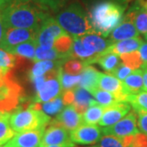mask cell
Instances as JSON below:
<instances>
[{"label":"cell","mask_w":147,"mask_h":147,"mask_svg":"<svg viewBox=\"0 0 147 147\" xmlns=\"http://www.w3.org/2000/svg\"><path fill=\"white\" fill-rule=\"evenodd\" d=\"M123 82V88L128 96L136 95L143 91V78L141 69L133 70Z\"/></svg>","instance_id":"cell-22"},{"label":"cell","mask_w":147,"mask_h":147,"mask_svg":"<svg viewBox=\"0 0 147 147\" xmlns=\"http://www.w3.org/2000/svg\"><path fill=\"white\" fill-rule=\"evenodd\" d=\"M50 123L62 127L69 131H73L84 124L82 115L76 111L73 105H68L64 108L54 119L50 121Z\"/></svg>","instance_id":"cell-10"},{"label":"cell","mask_w":147,"mask_h":147,"mask_svg":"<svg viewBox=\"0 0 147 147\" xmlns=\"http://www.w3.org/2000/svg\"><path fill=\"white\" fill-rule=\"evenodd\" d=\"M93 63H98L104 70L111 74L120 63V57L115 53H101L96 54L92 60L88 61L87 65Z\"/></svg>","instance_id":"cell-20"},{"label":"cell","mask_w":147,"mask_h":147,"mask_svg":"<svg viewBox=\"0 0 147 147\" xmlns=\"http://www.w3.org/2000/svg\"><path fill=\"white\" fill-rule=\"evenodd\" d=\"M130 147H147V135L138 132L134 136L133 142Z\"/></svg>","instance_id":"cell-42"},{"label":"cell","mask_w":147,"mask_h":147,"mask_svg":"<svg viewBox=\"0 0 147 147\" xmlns=\"http://www.w3.org/2000/svg\"><path fill=\"white\" fill-rule=\"evenodd\" d=\"M124 18L131 21L139 33L144 34H146L147 11L142 5L141 0H137V3L131 6Z\"/></svg>","instance_id":"cell-15"},{"label":"cell","mask_w":147,"mask_h":147,"mask_svg":"<svg viewBox=\"0 0 147 147\" xmlns=\"http://www.w3.org/2000/svg\"><path fill=\"white\" fill-rule=\"evenodd\" d=\"M122 62L131 69V70L138 69L143 65V61L139 52H132L129 53H124L119 56Z\"/></svg>","instance_id":"cell-33"},{"label":"cell","mask_w":147,"mask_h":147,"mask_svg":"<svg viewBox=\"0 0 147 147\" xmlns=\"http://www.w3.org/2000/svg\"><path fill=\"white\" fill-rule=\"evenodd\" d=\"M0 147H5L4 146H0Z\"/></svg>","instance_id":"cell-53"},{"label":"cell","mask_w":147,"mask_h":147,"mask_svg":"<svg viewBox=\"0 0 147 147\" xmlns=\"http://www.w3.org/2000/svg\"><path fill=\"white\" fill-rule=\"evenodd\" d=\"M141 2H142V5H143V7H145V9L147 11V0H141Z\"/></svg>","instance_id":"cell-49"},{"label":"cell","mask_w":147,"mask_h":147,"mask_svg":"<svg viewBox=\"0 0 147 147\" xmlns=\"http://www.w3.org/2000/svg\"><path fill=\"white\" fill-rule=\"evenodd\" d=\"M33 147H40V146H33Z\"/></svg>","instance_id":"cell-54"},{"label":"cell","mask_w":147,"mask_h":147,"mask_svg":"<svg viewBox=\"0 0 147 147\" xmlns=\"http://www.w3.org/2000/svg\"><path fill=\"white\" fill-rule=\"evenodd\" d=\"M131 110V105L126 102H117L114 105L105 107L101 116L99 125L101 127L111 126L120 121Z\"/></svg>","instance_id":"cell-11"},{"label":"cell","mask_w":147,"mask_h":147,"mask_svg":"<svg viewBox=\"0 0 147 147\" xmlns=\"http://www.w3.org/2000/svg\"><path fill=\"white\" fill-rule=\"evenodd\" d=\"M74 102L72 105L74 107L76 111L82 115L90 106L97 103L94 97H92L91 92L79 86L75 87L74 88Z\"/></svg>","instance_id":"cell-19"},{"label":"cell","mask_w":147,"mask_h":147,"mask_svg":"<svg viewBox=\"0 0 147 147\" xmlns=\"http://www.w3.org/2000/svg\"><path fill=\"white\" fill-rule=\"evenodd\" d=\"M141 57L143 61V65H147V42H143L139 49Z\"/></svg>","instance_id":"cell-44"},{"label":"cell","mask_w":147,"mask_h":147,"mask_svg":"<svg viewBox=\"0 0 147 147\" xmlns=\"http://www.w3.org/2000/svg\"><path fill=\"white\" fill-rule=\"evenodd\" d=\"M70 58L62 54L57 53L54 48L52 49H44L38 46L35 51V57L34 61H58V60H65L68 61Z\"/></svg>","instance_id":"cell-29"},{"label":"cell","mask_w":147,"mask_h":147,"mask_svg":"<svg viewBox=\"0 0 147 147\" xmlns=\"http://www.w3.org/2000/svg\"><path fill=\"white\" fill-rule=\"evenodd\" d=\"M72 142L70 141L69 131L62 127L48 123L42 138V145L52 146Z\"/></svg>","instance_id":"cell-14"},{"label":"cell","mask_w":147,"mask_h":147,"mask_svg":"<svg viewBox=\"0 0 147 147\" xmlns=\"http://www.w3.org/2000/svg\"><path fill=\"white\" fill-rule=\"evenodd\" d=\"M51 121V117L41 110L16 109L11 114L9 122L16 133L32 130L45 129Z\"/></svg>","instance_id":"cell-4"},{"label":"cell","mask_w":147,"mask_h":147,"mask_svg":"<svg viewBox=\"0 0 147 147\" xmlns=\"http://www.w3.org/2000/svg\"><path fill=\"white\" fill-rule=\"evenodd\" d=\"M61 67H57L45 74L47 80L42 86L37 91L34 101L37 103H43L55 99L62 93V88L59 79Z\"/></svg>","instance_id":"cell-5"},{"label":"cell","mask_w":147,"mask_h":147,"mask_svg":"<svg viewBox=\"0 0 147 147\" xmlns=\"http://www.w3.org/2000/svg\"><path fill=\"white\" fill-rule=\"evenodd\" d=\"M143 42H144L142 41V38L139 37L121 40L119 42H114L103 53H115L117 55L120 56L124 53H132L139 50Z\"/></svg>","instance_id":"cell-18"},{"label":"cell","mask_w":147,"mask_h":147,"mask_svg":"<svg viewBox=\"0 0 147 147\" xmlns=\"http://www.w3.org/2000/svg\"><path fill=\"white\" fill-rule=\"evenodd\" d=\"M104 110L105 107L100 105L98 103L90 106L82 115L84 124L96 125V123H99Z\"/></svg>","instance_id":"cell-28"},{"label":"cell","mask_w":147,"mask_h":147,"mask_svg":"<svg viewBox=\"0 0 147 147\" xmlns=\"http://www.w3.org/2000/svg\"><path fill=\"white\" fill-rule=\"evenodd\" d=\"M97 147H124L119 141V137L114 136H104L101 137L98 142Z\"/></svg>","instance_id":"cell-38"},{"label":"cell","mask_w":147,"mask_h":147,"mask_svg":"<svg viewBox=\"0 0 147 147\" xmlns=\"http://www.w3.org/2000/svg\"><path fill=\"white\" fill-rule=\"evenodd\" d=\"M6 28L4 26V23L3 21V16H2V13L0 11V43L2 42L3 36H4V34H5Z\"/></svg>","instance_id":"cell-46"},{"label":"cell","mask_w":147,"mask_h":147,"mask_svg":"<svg viewBox=\"0 0 147 147\" xmlns=\"http://www.w3.org/2000/svg\"><path fill=\"white\" fill-rule=\"evenodd\" d=\"M69 0H34L35 3L47 12L62 10Z\"/></svg>","instance_id":"cell-35"},{"label":"cell","mask_w":147,"mask_h":147,"mask_svg":"<svg viewBox=\"0 0 147 147\" xmlns=\"http://www.w3.org/2000/svg\"><path fill=\"white\" fill-rule=\"evenodd\" d=\"M88 147H97L96 146H88Z\"/></svg>","instance_id":"cell-52"},{"label":"cell","mask_w":147,"mask_h":147,"mask_svg":"<svg viewBox=\"0 0 147 147\" xmlns=\"http://www.w3.org/2000/svg\"><path fill=\"white\" fill-rule=\"evenodd\" d=\"M131 72L132 71L131 69L127 66L126 65H124L123 63H119V65L111 72V75L115 76L120 81H123Z\"/></svg>","instance_id":"cell-39"},{"label":"cell","mask_w":147,"mask_h":147,"mask_svg":"<svg viewBox=\"0 0 147 147\" xmlns=\"http://www.w3.org/2000/svg\"><path fill=\"white\" fill-rule=\"evenodd\" d=\"M6 29L21 28L38 30L39 27L49 13L38 4L23 3L13 0L1 11Z\"/></svg>","instance_id":"cell-1"},{"label":"cell","mask_w":147,"mask_h":147,"mask_svg":"<svg viewBox=\"0 0 147 147\" xmlns=\"http://www.w3.org/2000/svg\"><path fill=\"white\" fill-rule=\"evenodd\" d=\"M124 7L113 1H102L90 11V20L96 34L108 37L123 19Z\"/></svg>","instance_id":"cell-2"},{"label":"cell","mask_w":147,"mask_h":147,"mask_svg":"<svg viewBox=\"0 0 147 147\" xmlns=\"http://www.w3.org/2000/svg\"><path fill=\"white\" fill-rule=\"evenodd\" d=\"M56 20L60 26L73 38L95 33L89 16L78 3H73L60 11Z\"/></svg>","instance_id":"cell-3"},{"label":"cell","mask_w":147,"mask_h":147,"mask_svg":"<svg viewBox=\"0 0 147 147\" xmlns=\"http://www.w3.org/2000/svg\"><path fill=\"white\" fill-rule=\"evenodd\" d=\"M65 33L66 32L60 26L56 18L48 16L42 21L38 30L37 43L39 47L44 49H52L55 39Z\"/></svg>","instance_id":"cell-6"},{"label":"cell","mask_w":147,"mask_h":147,"mask_svg":"<svg viewBox=\"0 0 147 147\" xmlns=\"http://www.w3.org/2000/svg\"><path fill=\"white\" fill-rule=\"evenodd\" d=\"M11 2H12V0H0V11L4 9L6 7L9 5Z\"/></svg>","instance_id":"cell-48"},{"label":"cell","mask_w":147,"mask_h":147,"mask_svg":"<svg viewBox=\"0 0 147 147\" xmlns=\"http://www.w3.org/2000/svg\"><path fill=\"white\" fill-rule=\"evenodd\" d=\"M145 38H146V40H147V33H146V34H145Z\"/></svg>","instance_id":"cell-51"},{"label":"cell","mask_w":147,"mask_h":147,"mask_svg":"<svg viewBox=\"0 0 147 147\" xmlns=\"http://www.w3.org/2000/svg\"><path fill=\"white\" fill-rule=\"evenodd\" d=\"M98 88L112 93L119 102H127V100L129 96L127 94L123 88V82L113 75L100 73Z\"/></svg>","instance_id":"cell-12"},{"label":"cell","mask_w":147,"mask_h":147,"mask_svg":"<svg viewBox=\"0 0 147 147\" xmlns=\"http://www.w3.org/2000/svg\"><path fill=\"white\" fill-rule=\"evenodd\" d=\"M69 54L70 58L80 59L84 61V63L92 60L96 55L85 48L83 42L81 41L80 37L74 38L73 45H72V47H71Z\"/></svg>","instance_id":"cell-25"},{"label":"cell","mask_w":147,"mask_h":147,"mask_svg":"<svg viewBox=\"0 0 147 147\" xmlns=\"http://www.w3.org/2000/svg\"><path fill=\"white\" fill-rule=\"evenodd\" d=\"M99 77L100 72L97 71L94 67L88 65L84 68L81 74V79L79 86L92 93L93 91L98 88Z\"/></svg>","instance_id":"cell-21"},{"label":"cell","mask_w":147,"mask_h":147,"mask_svg":"<svg viewBox=\"0 0 147 147\" xmlns=\"http://www.w3.org/2000/svg\"><path fill=\"white\" fill-rule=\"evenodd\" d=\"M92 94L93 95L95 100H96V102L101 106L105 107V108L114 105L117 102H119V101H118L115 96L112 93H110L109 92H106V91H104V90L100 89V88H97V89L93 91L92 92Z\"/></svg>","instance_id":"cell-32"},{"label":"cell","mask_w":147,"mask_h":147,"mask_svg":"<svg viewBox=\"0 0 147 147\" xmlns=\"http://www.w3.org/2000/svg\"><path fill=\"white\" fill-rule=\"evenodd\" d=\"M16 2L19 3H30L31 1H34V0H15Z\"/></svg>","instance_id":"cell-50"},{"label":"cell","mask_w":147,"mask_h":147,"mask_svg":"<svg viewBox=\"0 0 147 147\" xmlns=\"http://www.w3.org/2000/svg\"><path fill=\"white\" fill-rule=\"evenodd\" d=\"M63 71L65 73L70 75H80L84 68L86 67L84 61H80L79 60H68L63 64Z\"/></svg>","instance_id":"cell-36"},{"label":"cell","mask_w":147,"mask_h":147,"mask_svg":"<svg viewBox=\"0 0 147 147\" xmlns=\"http://www.w3.org/2000/svg\"><path fill=\"white\" fill-rule=\"evenodd\" d=\"M142 78H143V91L147 92V65H142Z\"/></svg>","instance_id":"cell-45"},{"label":"cell","mask_w":147,"mask_h":147,"mask_svg":"<svg viewBox=\"0 0 147 147\" xmlns=\"http://www.w3.org/2000/svg\"><path fill=\"white\" fill-rule=\"evenodd\" d=\"M18 58L16 55L0 48V67L12 69L17 65Z\"/></svg>","instance_id":"cell-37"},{"label":"cell","mask_w":147,"mask_h":147,"mask_svg":"<svg viewBox=\"0 0 147 147\" xmlns=\"http://www.w3.org/2000/svg\"><path fill=\"white\" fill-rule=\"evenodd\" d=\"M74 42V38L67 33H65L61 36L57 37L53 44V48L59 53L69 57V51L72 47ZM70 58V57H69Z\"/></svg>","instance_id":"cell-30"},{"label":"cell","mask_w":147,"mask_h":147,"mask_svg":"<svg viewBox=\"0 0 147 147\" xmlns=\"http://www.w3.org/2000/svg\"><path fill=\"white\" fill-rule=\"evenodd\" d=\"M46 129V128H45ZM45 129L32 130L16 133L5 147H33L40 146Z\"/></svg>","instance_id":"cell-13"},{"label":"cell","mask_w":147,"mask_h":147,"mask_svg":"<svg viewBox=\"0 0 147 147\" xmlns=\"http://www.w3.org/2000/svg\"><path fill=\"white\" fill-rule=\"evenodd\" d=\"M37 47H38V43L35 39V40H31V41L21 43L16 47L11 48L7 52L18 56L19 57L26 58L29 60L34 61L35 57V51Z\"/></svg>","instance_id":"cell-26"},{"label":"cell","mask_w":147,"mask_h":147,"mask_svg":"<svg viewBox=\"0 0 147 147\" xmlns=\"http://www.w3.org/2000/svg\"><path fill=\"white\" fill-rule=\"evenodd\" d=\"M10 115L9 113L0 115V146H4L16 134L10 125Z\"/></svg>","instance_id":"cell-27"},{"label":"cell","mask_w":147,"mask_h":147,"mask_svg":"<svg viewBox=\"0 0 147 147\" xmlns=\"http://www.w3.org/2000/svg\"><path fill=\"white\" fill-rule=\"evenodd\" d=\"M13 79L11 69L0 67V90L8 86Z\"/></svg>","instance_id":"cell-40"},{"label":"cell","mask_w":147,"mask_h":147,"mask_svg":"<svg viewBox=\"0 0 147 147\" xmlns=\"http://www.w3.org/2000/svg\"><path fill=\"white\" fill-rule=\"evenodd\" d=\"M109 36L110 41L114 43L124 39L137 38L139 36V32L131 21L123 17L122 22L112 30Z\"/></svg>","instance_id":"cell-16"},{"label":"cell","mask_w":147,"mask_h":147,"mask_svg":"<svg viewBox=\"0 0 147 147\" xmlns=\"http://www.w3.org/2000/svg\"><path fill=\"white\" fill-rule=\"evenodd\" d=\"M137 111L132 110L118 123L111 126L102 127L101 132L105 136H114L116 137L136 135L140 132L138 127L137 126Z\"/></svg>","instance_id":"cell-7"},{"label":"cell","mask_w":147,"mask_h":147,"mask_svg":"<svg viewBox=\"0 0 147 147\" xmlns=\"http://www.w3.org/2000/svg\"><path fill=\"white\" fill-rule=\"evenodd\" d=\"M59 79L61 84L62 88V92L67 91L74 88L75 87L79 86L81 79V74L80 75H70L68 74L65 73L62 69V67L60 69V74H59Z\"/></svg>","instance_id":"cell-34"},{"label":"cell","mask_w":147,"mask_h":147,"mask_svg":"<svg viewBox=\"0 0 147 147\" xmlns=\"http://www.w3.org/2000/svg\"><path fill=\"white\" fill-rule=\"evenodd\" d=\"M127 101L137 112H147V92L142 91L136 95H130Z\"/></svg>","instance_id":"cell-31"},{"label":"cell","mask_w":147,"mask_h":147,"mask_svg":"<svg viewBox=\"0 0 147 147\" xmlns=\"http://www.w3.org/2000/svg\"><path fill=\"white\" fill-rule=\"evenodd\" d=\"M38 30L33 29H21V28H8L6 29L5 34L0 48L9 51L11 48L16 47L23 42L35 40Z\"/></svg>","instance_id":"cell-8"},{"label":"cell","mask_w":147,"mask_h":147,"mask_svg":"<svg viewBox=\"0 0 147 147\" xmlns=\"http://www.w3.org/2000/svg\"><path fill=\"white\" fill-rule=\"evenodd\" d=\"M138 114L137 117V126L139 131L147 135V112H137Z\"/></svg>","instance_id":"cell-41"},{"label":"cell","mask_w":147,"mask_h":147,"mask_svg":"<svg viewBox=\"0 0 147 147\" xmlns=\"http://www.w3.org/2000/svg\"><path fill=\"white\" fill-rule=\"evenodd\" d=\"M40 147H75V145L73 142H69L66 144H61V145H52V146H45L40 144Z\"/></svg>","instance_id":"cell-47"},{"label":"cell","mask_w":147,"mask_h":147,"mask_svg":"<svg viewBox=\"0 0 147 147\" xmlns=\"http://www.w3.org/2000/svg\"><path fill=\"white\" fill-rule=\"evenodd\" d=\"M80 38L85 48L95 54L103 53L113 44L110 39H105L96 33L86 34L80 37Z\"/></svg>","instance_id":"cell-17"},{"label":"cell","mask_w":147,"mask_h":147,"mask_svg":"<svg viewBox=\"0 0 147 147\" xmlns=\"http://www.w3.org/2000/svg\"><path fill=\"white\" fill-rule=\"evenodd\" d=\"M66 61L65 60H60V61H37L34 65V66L30 71L29 78L30 80H33L35 78L40 77L43 74L47 73L48 71L53 69L61 67Z\"/></svg>","instance_id":"cell-23"},{"label":"cell","mask_w":147,"mask_h":147,"mask_svg":"<svg viewBox=\"0 0 147 147\" xmlns=\"http://www.w3.org/2000/svg\"><path fill=\"white\" fill-rule=\"evenodd\" d=\"M63 106L64 103L62 97L61 96H59L55 99L49 100L47 102H43V103L34 102V104H30L29 108H31L35 110H41L48 116H51L59 114L63 110Z\"/></svg>","instance_id":"cell-24"},{"label":"cell","mask_w":147,"mask_h":147,"mask_svg":"<svg viewBox=\"0 0 147 147\" xmlns=\"http://www.w3.org/2000/svg\"><path fill=\"white\" fill-rule=\"evenodd\" d=\"M61 97L64 105H72L74 102V92L73 89L64 91L61 93Z\"/></svg>","instance_id":"cell-43"},{"label":"cell","mask_w":147,"mask_h":147,"mask_svg":"<svg viewBox=\"0 0 147 147\" xmlns=\"http://www.w3.org/2000/svg\"><path fill=\"white\" fill-rule=\"evenodd\" d=\"M101 128L96 125L83 124L69 131L70 141L80 145H92L101 138Z\"/></svg>","instance_id":"cell-9"}]
</instances>
